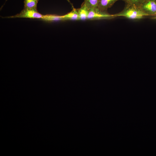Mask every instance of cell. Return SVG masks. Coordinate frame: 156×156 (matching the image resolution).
I'll return each mask as SVG.
<instances>
[{
	"label": "cell",
	"mask_w": 156,
	"mask_h": 156,
	"mask_svg": "<svg viewBox=\"0 0 156 156\" xmlns=\"http://www.w3.org/2000/svg\"><path fill=\"white\" fill-rule=\"evenodd\" d=\"M114 15L116 17L123 16L132 19H141L148 16L139 8L127 4L122 11Z\"/></svg>",
	"instance_id": "cell-1"
},
{
	"label": "cell",
	"mask_w": 156,
	"mask_h": 156,
	"mask_svg": "<svg viewBox=\"0 0 156 156\" xmlns=\"http://www.w3.org/2000/svg\"><path fill=\"white\" fill-rule=\"evenodd\" d=\"M116 17L114 14H110L106 11H100L96 8L89 10L87 19H110Z\"/></svg>",
	"instance_id": "cell-2"
},
{
	"label": "cell",
	"mask_w": 156,
	"mask_h": 156,
	"mask_svg": "<svg viewBox=\"0 0 156 156\" xmlns=\"http://www.w3.org/2000/svg\"><path fill=\"white\" fill-rule=\"evenodd\" d=\"M44 15L38 12L36 9L24 8L19 14L11 16L10 18H25L42 19Z\"/></svg>",
	"instance_id": "cell-3"
},
{
	"label": "cell",
	"mask_w": 156,
	"mask_h": 156,
	"mask_svg": "<svg viewBox=\"0 0 156 156\" xmlns=\"http://www.w3.org/2000/svg\"><path fill=\"white\" fill-rule=\"evenodd\" d=\"M139 8L147 16L156 15V0H146Z\"/></svg>",
	"instance_id": "cell-4"
},
{
	"label": "cell",
	"mask_w": 156,
	"mask_h": 156,
	"mask_svg": "<svg viewBox=\"0 0 156 156\" xmlns=\"http://www.w3.org/2000/svg\"><path fill=\"white\" fill-rule=\"evenodd\" d=\"M119 0H99L98 9L102 11L107 12L117 1Z\"/></svg>",
	"instance_id": "cell-5"
},
{
	"label": "cell",
	"mask_w": 156,
	"mask_h": 156,
	"mask_svg": "<svg viewBox=\"0 0 156 156\" xmlns=\"http://www.w3.org/2000/svg\"><path fill=\"white\" fill-rule=\"evenodd\" d=\"M89 11L88 8L83 3L81 7L77 10L79 20L87 19Z\"/></svg>",
	"instance_id": "cell-6"
},
{
	"label": "cell",
	"mask_w": 156,
	"mask_h": 156,
	"mask_svg": "<svg viewBox=\"0 0 156 156\" xmlns=\"http://www.w3.org/2000/svg\"><path fill=\"white\" fill-rule=\"evenodd\" d=\"M62 16L64 20H79L77 10L74 8H73V10L70 12Z\"/></svg>",
	"instance_id": "cell-7"
},
{
	"label": "cell",
	"mask_w": 156,
	"mask_h": 156,
	"mask_svg": "<svg viewBox=\"0 0 156 156\" xmlns=\"http://www.w3.org/2000/svg\"><path fill=\"white\" fill-rule=\"evenodd\" d=\"M42 19L44 21H64L62 16H60L51 14L44 15Z\"/></svg>",
	"instance_id": "cell-8"
},
{
	"label": "cell",
	"mask_w": 156,
	"mask_h": 156,
	"mask_svg": "<svg viewBox=\"0 0 156 156\" xmlns=\"http://www.w3.org/2000/svg\"><path fill=\"white\" fill-rule=\"evenodd\" d=\"M99 0H84V4L90 10L97 8Z\"/></svg>",
	"instance_id": "cell-9"
},
{
	"label": "cell",
	"mask_w": 156,
	"mask_h": 156,
	"mask_svg": "<svg viewBox=\"0 0 156 156\" xmlns=\"http://www.w3.org/2000/svg\"><path fill=\"white\" fill-rule=\"evenodd\" d=\"M38 2L37 0H24V8L36 9Z\"/></svg>",
	"instance_id": "cell-10"
},
{
	"label": "cell",
	"mask_w": 156,
	"mask_h": 156,
	"mask_svg": "<svg viewBox=\"0 0 156 156\" xmlns=\"http://www.w3.org/2000/svg\"><path fill=\"white\" fill-rule=\"evenodd\" d=\"M146 0H128L125 2L126 4L131 5L139 8L142 4Z\"/></svg>",
	"instance_id": "cell-11"
},
{
	"label": "cell",
	"mask_w": 156,
	"mask_h": 156,
	"mask_svg": "<svg viewBox=\"0 0 156 156\" xmlns=\"http://www.w3.org/2000/svg\"><path fill=\"white\" fill-rule=\"evenodd\" d=\"M122 0L124 1L125 2H126V1H127L128 0Z\"/></svg>",
	"instance_id": "cell-12"
},
{
	"label": "cell",
	"mask_w": 156,
	"mask_h": 156,
	"mask_svg": "<svg viewBox=\"0 0 156 156\" xmlns=\"http://www.w3.org/2000/svg\"><path fill=\"white\" fill-rule=\"evenodd\" d=\"M38 0H37V1H38Z\"/></svg>",
	"instance_id": "cell-13"
}]
</instances>
